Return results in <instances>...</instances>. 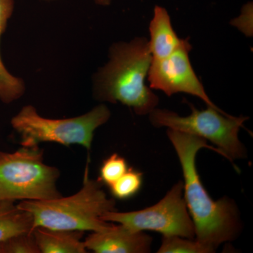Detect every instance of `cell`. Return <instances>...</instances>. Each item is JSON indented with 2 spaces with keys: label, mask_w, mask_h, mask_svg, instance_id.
Masks as SVG:
<instances>
[{
  "label": "cell",
  "mask_w": 253,
  "mask_h": 253,
  "mask_svg": "<svg viewBox=\"0 0 253 253\" xmlns=\"http://www.w3.org/2000/svg\"><path fill=\"white\" fill-rule=\"evenodd\" d=\"M167 134L181 163L184 199L194 222L195 239L214 253L221 244L239 235L241 228L239 209L234 200L224 197L214 201L211 197L200 178L196 158L198 151L204 148L224 157V155L199 136L170 129Z\"/></svg>",
  "instance_id": "cell-1"
},
{
  "label": "cell",
  "mask_w": 253,
  "mask_h": 253,
  "mask_svg": "<svg viewBox=\"0 0 253 253\" xmlns=\"http://www.w3.org/2000/svg\"><path fill=\"white\" fill-rule=\"evenodd\" d=\"M152 62L147 38L115 43L109 61L95 76L94 94L105 102L121 103L139 116L157 108L159 98L146 84Z\"/></svg>",
  "instance_id": "cell-2"
},
{
  "label": "cell",
  "mask_w": 253,
  "mask_h": 253,
  "mask_svg": "<svg viewBox=\"0 0 253 253\" xmlns=\"http://www.w3.org/2000/svg\"><path fill=\"white\" fill-rule=\"evenodd\" d=\"M88 158L83 187L73 196L46 201H23L18 207L31 213L33 229L38 226L51 229L101 231L113 223L101 219L103 214L116 211V201L109 199L99 179H90Z\"/></svg>",
  "instance_id": "cell-3"
},
{
  "label": "cell",
  "mask_w": 253,
  "mask_h": 253,
  "mask_svg": "<svg viewBox=\"0 0 253 253\" xmlns=\"http://www.w3.org/2000/svg\"><path fill=\"white\" fill-rule=\"evenodd\" d=\"M57 168L44 164L39 146L0 151V202L46 201L61 197Z\"/></svg>",
  "instance_id": "cell-4"
},
{
  "label": "cell",
  "mask_w": 253,
  "mask_h": 253,
  "mask_svg": "<svg viewBox=\"0 0 253 253\" xmlns=\"http://www.w3.org/2000/svg\"><path fill=\"white\" fill-rule=\"evenodd\" d=\"M111 117V111L100 104L78 117L49 119L41 116L31 105L24 106L11 119L12 127L21 136L22 146H39L54 142L69 146L81 145L90 150L94 131Z\"/></svg>",
  "instance_id": "cell-5"
},
{
  "label": "cell",
  "mask_w": 253,
  "mask_h": 253,
  "mask_svg": "<svg viewBox=\"0 0 253 253\" xmlns=\"http://www.w3.org/2000/svg\"><path fill=\"white\" fill-rule=\"evenodd\" d=\"M188 104L191 109L189 116H180L174 111L156 108L148 115L150 122L156 127H168L210 141L230 161L247 157L239 133L249 118L231 116L211 106L199 110Z\"/></svg>",
  "instance_id": "cell-6"
},
{
  "label": "cell",
  "mask_w": 253,
  "mask_h": 253,
  "mask_svg": "<svg viewBox=\"0 0 253 253\" xmlns=\"http://www.w3.org/2000/svg\"><path fill=\"white\" fill-rule=\"evenodd\" d=\"M101 219L118 223L135 231H153L163 236L195 239L194 222L184 196V183L179 181L158 204L141 211L120 212L109 211Z\"/></svg>",
  "instance_id": "cell-7"
},
{
  "label": "cell",
  "mask_w": 253,
  "mask_h": 253,
  "mask_svg": "<svg viewBox=\"0 0 253 253\" xmlns=\"http://www.w3.org/2000/svg\"><path fill=\"white\" fill-rule=\"evenodd\" d=\"M192 46L186 38L180 47L165 59L152 60L148 81L149 87L163 91L168 96L185 94L196 96L208 106L219 108L210 99L202 83L195 73L190 61L189 53Z\"/></svg>",
  "instance_id": "cell-8"
},
{
  "label": "cell",
  "mask_w": 253,
  "mask_h": 253,
  "mask_svg": "<svg viewBox=\"0 0 253 253\" xmlns=\"http://www.w3.org/2000/svg\"><path fill=\"white\" fill-rule=\"evenodd\" d=\"M84 242L87 251L96 253H146L151 252L152 238L113 224L106 230L92 232Z\"/></svg>",
  "instance_id": "cell-9"
},
{
  "label": "cell",
  "mask_w": 253,
  "mask_h": 253,
  "mask_svg": "<svg viewBox=\"0 0 253 253\" xmlns=\"http://www.w3.org/2000/svg\"><path fill=\"white\" fill-rule=\"evenodd\" d=\"M149 46L152 60L168 57L182 45L185 39L178 37L172 27L170 16L168 10L156 5L154 14L149 24Z\"/></svg>",
  "instance_id": "cell-10"
},
{
  "label": "cell",
  "mask_w": 253,
  "mask_h": 253,
  "mask_svg": "<svg viewBox=\"0 0 253 253\" xmlns=\"http://www.w3.org/2000/svg\"><path fill=\"white\" fill-rule=\"evenodd\" d=\"M41 253H86L84 231L38 227L32 231Z\"/></svg>",
  "instance_id": "cell-11"
},
{
  "label": "cell",
  "mask_w": 253,
  "mask_h": 253,
  "mask_svg": "<svg viewBox=\"0 0 253 253\" xmlns=\"http://www.w3.org/2000/svg\"><path fill=\"white\" fill-rule=\"evenodd\" d=\"M14 0H0V43L8 21L14 12ZM24 92V82L8 71L0 51V100L4 104H10L21 97Z\"/></svg>",
  "instance_id": "cell-12"
},
{
  "label": "cell",
  "mask_w": 253,
  "mask_h": 253,
  "mask_svg": "<svg viewBox=\"0 0 253 253\" xmlns=\"http://www.w3.org/2000/svg\"><path fill=\"white\" fill-rule=\"evenodd\" d=\"M33 218L13 201L0 202V244L12 236L31 232Z\"/></svg>",
  "instance_id": "cell-13"
},
{
  "label": "cell",
  "mask_w": 253,
  "mask_h": 253,
  "mask_svg": "<svg viewBox=\"0 0 253 253\" xmlns=\"http://www.w3.org/2000/svg\"><path fill=\"white\" fill-rule=\"evenodd\" d=\"M142 173L129 168L116 182L109 186L111 194L116 199L126 200L135 196L143 182Z\"/></svg>",
  "instance_id": "cell-14"
},
{
  "label": "cell",
  "mask_w": 253,
  "mask_h": 253,
  "mask_svg": "<svg viewBox=\"0 0 253 253\" xmlns=\"http://www.w3.org/2000/svg\"><path fill=\"white\" fill-rule=\"evenodd\" d=\"M158 253H211L197 240L179 236H163Z\"/></svg>",
  "instance_id": "cell-15"
},
{
  "label": "cell",
  "mask_w": 253,
  "mask_h": 253,
  "mask_svg": "<svg viewBox=\"0 0 253 253\" xmlns=\"http://www.w3.org/2000/svg\"><path fill=\"white\" fill-rule=\"evenodd\" d=\"M128 169L126 160L117 154H113L103 162L99 179L103 184L110 186L121 178Z\"/></svg>",
  "instance_id": "cell-16"
},
{
  "label": "cell",
  "mask_w": 253,
  "mask_h": 253,
  "mask_svg": "<svg viewBox=\"0 0 253 253\" xmlns=\"http://www.w3.org/2000/svg\"><path fill=\"white\" fill-rule=\"evenodd\" d=\"M0 253H41L31 232L12 236L0 244Z\"/></svg>",
  "instance_id": "cell-17"
},
{
  "label": "cell",
  "mask_w": 253,
  "mask_h": 253,
  "mask_svg": "<svg viewBox=\"0 0 253 253\" xmlns=\"http://www.w3.org/2000/svg\"><path fill=\"white\" fill-rule=\"evenodd\" d=\"M253 2L246 3L241 9V14L231 21V24L242 32L245 36H253Z\"/></svg>",
  "instance_id": "cell-18"
},
{
  "label": "cell",
  "mask_w": 253,
  "mask_h": 253,
  "mask_svg": "<svg viewBox=\"0 0 253 253\" xmlns=\"http://www.w3.org/2000/svg\"><path fill=\"white\" fill-rule=\"evenodd\" d=\"M96 4L101 5V6H109L111 4L113 0H94Z\"/></svg>",
  "instance_id": "cell-19"
}]
</instances>
